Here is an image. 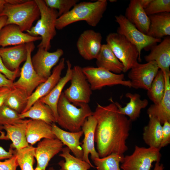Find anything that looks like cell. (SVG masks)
<instances>
[{"label": "cell", "mask_w": 170, "mask_h": 170, "mask_svg": "<svg viewBox=\"0 0 170 170\" xmlns=\"http://www.w3.org/2000/svg\"><path fill=\"white\" fill-rule=\"evenodd\" d=\"M109 100L111 103L106 106L97 103L93 115L97 121L94 140L101 158L113 153L123 155L132 127V122L119 112L112 98Z\"/></svg>", "instance_id": "obj_1"}, {"label": "cell", "mask_w": 170, "mask_h": 170, "mask_svg": "<svg viewBox=\"0 0 170 170\" xmlns=\"http://www.w3.org/2000/svg\"><path fill=\"white\" fill-rule=\"evenodd\" d=\"M107 5L106 0L78 3L69 12L57 18L56 29L61 30L72 23L81 21L95 27L103 17Z\"/></svg>", "instance_id": "obj_2"}, {"label": "cell", "mask_w": 170, "mask_h": 170, "mask_svg": "<svg viewBox=\"0 0 170 170\" xmlns=\"http://www.w3.org/2000/svg\"><path fill=\"white\" fill-rule=\"evenodd\" d=\"M57 111L56 123L66 131L72 132L81 130L86 120L93 113L88 104L76 106L68 100L63 92L58 102Z\"/></svg>", "instance_id": "obj_3"}, {"label": "cell", "mask_w": 170, "mask_h": 170, "mask_svg": "<svg viewBox=\"0 0 170 170\" xmlns=\"http://www.w3.org/2000/svg\"><path fill=\"white\" fill-rule=\"evenodd\" d=\"M2 16L7 17L6 25H16L23 32L31 29L33 22L40 17V13L35 0H26L17 4L6 3Z\"/></svg>", "instance_id": "obj_4"}, {"label": "cell", "mask_w": 170, "mask_h": 170, "mask_svg": "<svg viewBox=\"0 0 170 170\" xmlns=\"http://www.w3.org/2000/svg\"><path fill=\"white\" fill-rule=\"evenodd\" d=\"M40 11V18L34 26L27 31L34 37L40 35L41 41L37 48L48 51L51 47V41L56 35V21L58 18V11L48 7L44 0H35Z\"/></svg>", "instance_id": "obj_5"}, {"label": "cell", "mask_w": 170, "mask_h": 170, "mask_svg": "<svg viewBox=\"0 0 170 170\" xmlns=\"http://www.w3.org/2000/svg\"><path fill=\"white\" fill-rule=\"evenodd\" d=\"M107 44L122 64L126 72L138 62L139 53L136 47L124 36L117 33H111L106 38Z\"/></svg>", "instance_id": "obj_6"}, {"label": "cell", "mask_w": 170, "mask_h": 170, "mask_svg": "<svg viewBox=\"0 0 170 170\" xmlns=\"http://www.w3.org/2000/svg\"><path fill=\"white\" fill-rule=\"evenodd\" d=\"M71 85L63 92L68 100L76 106L88 104L90 100L92 90L82 68L78 65L72 68Z\"/></svg>", "instance_id": "obj_7"}, {"label": "cell", "mask_w": 170, "mask_h": 170, "mask_svg": "<svg viewBox=\"0 0 170 170\" xmlns=\"http://www.w3.org/2000/svg\"><path fill=\"white\" fill-rule=\"evenodd\" d=\"M160 149L136 145L133 152L124 156L120 166L122 170H150L154 162H160Z\"/></svg>", "instance_id": "obj_8"}, {"label": "cell", "mask_w": 170, "mask_h": 170, "mask_svg": "<svg viewBox=\"0 0 170 170\" xmlns=\"http://www.w3.org/2000/svg\"><path fill=\"white\" fill-rule=\"evenodd\" d=\"M82 70L92 90L118 85L131 88L130 81L125 79L123 74H115L102 68L91 66L83 67Z\"/></svg>", "instance_id": "obj_9"}, {"label": "cell", "mask_w": 170, "mask_h": 170, "mask_svg": "<svg viewBox=\"0 0 170 170\" xmlns=\"http://www.w3.org/2000/svg\"><path fill=\"white\" fill-rule=\"evenodd\" d=\"M115 17V21L119 25L117 33L124 36L136 47L138 52L139 61L141 60V52L143 48L161 42V39L153 38L141 32L125 16L120 14Z\"/></svg>", "instance_id": "obj_10"}, {"label": "cell", "mask_w": 170, "mask_h": 170, "mask_svg": "<svg viewBox=\"0 0 170 170\" xmlns=\"http://www.w3.org/2000/svg\"><path fill=\"white\" fill-rule=\"evenodd\" d=\"M27 58L20 70L19 79L14 82L13 87L20 89L29 97L41 84L46 80L40 77L36 72L31 61V53L35 46L34 42L26 43Z\"/></svg>", "instance_id": "obj_11"}, {"label": "cell", "mask_w": 170, "mask_h": 170, "mask_svg": "<svg viewBox=\"0 0 170 170\" xmlns=\"http://www.w3.org/2000/svg\"><path fill=\"white\" fill-rule=\"evenodd\" d=\"M159 69L154 61L144 64L138 63L128 74L131 88L148 90Z\"/></svg>", "instance_id": "obj_12"}, {"label": "cell", "mask_w": 170, "mask_h": 170, "mask_svg": "<svg viewBox=\"0 0 170 170\" xmlns=\"http://www.w3.org/2000/svg\"><path fill=\"white\" fill-rule=\"evenodd\" d=\"M64 51L61 48L49 52L42 48H38L37 53L31 57L33 68L41 78L46 80L51 74V70L59 61Z\"/></svg>", "instance_id": "obj_13"}, {"label": "cell", "mask_w": 170, "mask_h": 170, "mask_svg": "<svg viewBox=\"0 0 170 170\" xmlns=\"http://www.w3.org/2000/svg\"><path fill=\"white\" fill-rule=\"evenodd\" d=\"M101 33L92 30H86L82 33L76 45L80 55L85 60L96 59L102 46Z\"/></svg>", "instance_id": "obj_14"}, {"label": "cell", "mask_w": 170, "mask_h": 170, "mask_svg": "<svg viewBox=\"0 0 170 170\" xmlns=\"http://www.w3.org/2000/svg\"><path fill=\"white\" fill-rule=\"evenodd\" d=\"M64 144L57 138L44 139L35 147L37 164L34 170H46L50 160L61 151Z\"/></svg>", "instance_id": "obj_15"}, {"label": "cell", "mask_w": 170, "mask_h": 170, "mask_svg": "<svg viewBox=\"0 0 170 170\" xmlns=\"http://www.w3.org/2000/svg\"><path fill=\"white\" fill-rule=\"evenodd\" d=\"M97 124L96 119L92 115L86 120L81 129L84 135L81 145L83 152L82 159L89 164L92 167H94V166L89 160V155H90L92 161L95 158L99 157L95 149L94 144L95 132Z\"/></svg>", "instance_id": "obj_16"}, {"label": "cell", "mask_w": 170, "mask_h": 170, "mask_svg": "<svg viewBox=\"0 0 170 170\" xmlns=\"http://www.w3.org/2000/svg\"><path fill=\"white\" fill-rule=\"evenodd\" d=\"M29 120L20 119L14 124L0 126L6 132V134L1 133L0 139L10 140L12 142L10 148L16 150L29 146L26 137V126Z\"/></svg>", "instance_id": "obj_17"}, {"label": "cell", "mask_w": 170, "mask_h": 170, "mask_svg": "<svg viewBox=\"0 0 170 170\" xmlns=\"http://www.w3.org/2000/svg\"><path fill=\"white\" fill-rule=\"evenodd\" d=\"M65 59L62 58L54 68L49 77L39 85L28 97L27 105L22 113L27 110L35 101L47 95L54 88L61 78V72L65 68Z\"/></svg>", "instance_id": "obj_18"}, {"label": "cell", "mask_w": 170, "mask_h": 170, "mask_svg": "<svg viewBox=\"0 0 170 170\" xmlns=\"http://www.w3.org/2000/svg\"><path fill=\"white\" fill-rule=\"evenodd\" d=\"M41 40L40 36H32L24 33L14 24L5 25L0 31V47L34 42Z\"/></svg>", "instance_id": "obj_19"}, {"label": "cell", "mask_w": 170, "mask_h": 170, "mask_svg": "<svg viewBox=\"0 0 170 170\" xmlns=\"http://www.w3.org/2000/svg\"><path fill=\"white\" fill-rule=\"evenodd\" d=\"M27 50L26 43L10 47H0V56L6 67L9 70H20L21 64L26 60Z\"/></svg>", "instance_id": "obj_20"}, {"label": "cell", "mask_w": 170, "mask_h": 170, "mask_svg": "<svg viewBox=\"0 0 170 170\" xmlns=\"http://www.w3.org/2000/svg\"><path fill=\"white\" fill-rule=\"evenodd\" d=\"M147 62L154 61L164 73L170 72V37H166L160 43L154 46L150 53L144 56Z\"/></svg>", "instance_id": "obj_21"}, {"label": "cell", "mask_w": 170, "mask_h": 170, "mask_svg": "<svg viewBox=\"0 0 170 170\" xmlns=\"http://www.w3.org/2000/svg\"><path fill=\"white\" fill-rule=\"evenodd\" d=\"M165 89L160 102L151 105L147 110L149 116L157 118L162 124L166 121L170 122V72L164 73Z\"/></svg>", "instance_id": "obj_22"}, {"label": "cell", "mask_w": 170, "mask_h": 170, "mask_svg": "<svg viewBox=\"0 0 170 170\" xmlns=\"http://www.w3.org/2000/svg\"><path fill=\"white\" fill-rule=\"evenodd\" d=\"M52 132L56 138L63 144L66 146L74 156L82 159L83 152L80 142V139L83 134L81 130L76 132H71L65 130L57 126L55 123L52 124Z\"/></svg>", "instance_id": "obj_23"}, {"label": "cell", "mask_w": 170, "mask_h": 170, "mask_svg": "<svg viewBox=\"0 0 170 170\" xmlns=\"http://www.w3.org/2000/svg\"><path fill=\"white\" fill-rule=\"evenodd\" d=\"M27 141L31 145L42 139H55L52 132V125L40 120L29 119L26 130Z\"/></svg>", "instance_id": "obj_24"}, {"label": "cell", "mask_w": 170, "mask_h": 170, "mask_svg": "<svg viewBox=\"0 0 170 170\" xmlns=\"http://www.w3.org/2000/svg\"><path fill=\"white\" fill-rule=\"evenodd\" d=\"M125 16L142 33L147 35L150 20L139 0H131L127 8Z\"/></svg>", "instance_id": "obj_25"}, {"label": "cell", "mask_w": 170, "mask_h": 170, "mask_svg": "<svg viewBox=\"0 0 170 170\" xmlns=\"http://www.w3.org/2000/svg\"><path fill=\"white\" fill-rule=\"evenodd\" d=\"M66 63L67 68L65 75L61 78L57 84L48 94L39 99L41 102L47 105L51 108L56 122L58 118L57 106L58 102L64 87L70 81L72 76L71 64L69 60L66 61Z\"/></svg>", "instance_id": "obj_26"}, {"label": "cell", "mask_w": 170, "mask_h": 170, "mask_svg": "<svg viewBox=\"0 0 170 170\" xmlns=\"http://www.w3.org/2000/svg\"><path fill=\"white\" fill-rule=\"evenodd\" d=\"M150 25L147 35L156 39L170 36V13L164 12L148 16Z\"/></svg>", "instance_id": "obj_27"}, {"label": "cell", "mask_w": 170, "mask_h": 170, "mask_svg": "<svg viewBox=\"0 0 170 170\" xmlns=\"http://www.w3.org/2000/svg\"><path fill=\"white\" fill-rule=\"evenodd\" d=\"M125 96L129 98L130 101L125 106L122 107L117 102H114L121 114L128 116L132 122L135 121L139 117L141 110L148 105V100L146 99H141L140 95L137 93H127Z\"/></svg>", "instance_id": "obj_28"}, {"label": "cell", "mask_w": 170, "mask_h": 170, "mask_svg": "<svg viewBox=\"0 0 170 170\" xmlns=\"http://www.w3.org/2000/svg\"><path fill=\"white\" fill-rule=\"evenodd\" d=\"M96 59L97 67L105 69L117 74L123 72V65L107 44L102 45L100 51Z\"/></svg>", "instance_id": "obj_29"}, {"label": "cell", "mask_w": 170, "mask_h": 170, "mask_svg": "<svg viewBox=\"0 0 170 170\" xmlns=\"http://www.w3.org/2000/svg\"><path fill=\"white\" fill-rule=\"evenodd\" d=\"M19 115L20 119L29 118L31 119L41 120L50 125L56 123L51 108L39 99L35 101L27 110Z\"/></svg>", "instance_id": "obj_30"}, {"label": "cell", "mask_w": 170, "mask_h": 170, "mask_svg": "<svg viewBox=\"0 0 170 170\" xmlns=\"http://www.w3.org/2000/svg\"><path fill=\"white\" fill-rule=\"evenodd\" d=\"M147 125L143 129V139L149 147L161 149L162 126L156 118L150 116Z\"/></svg>", "instance_id": "obj_31"}, {"label": "cell", "mask_w": 170, "mask_h": 170, "mask_svg": "<svg viewBox=\"0 0 170 170\" xmlns=\"http://www.w3.org/2000/svg\"><path fill=\"white\" fill-rule=\"evenodd\" d=\"M60 156L64 158V160L60 161L58 164L62 170H89L91 165L82 159L71 155V151L67 147H63Z\"/></svg>", "instance_id": "obj_32"}, {"label": "cell", "mask_w": 170, "mask_h": 170, "mask_svg": "<svg viewBox=\"0 0 170 170\" xmlns=\"http://www.w3.org/2000/svg\"><path fill=\"white\" fill-rule=\"evenodd\" d=\"M28 97L22 90L13 87L6 97L3 104L20 114L26 107Z\"/></svg>", "instance_id": "obj_33"}, {"label": "cell", "mask_w": 170, "mask_h": 170, "mask_svg": "<svg viewBox=\"0 0 170 170\" xmlns=\"http://www.w3.org/2000/svg\"><path fill=\"white\" fill-rule=\"evenodd\" d=\"M165 82L163 72L159 70L150 89L147 91V96L154 104L159 103L165 93Z\"/></svg>", "instance_id": "obj_34"}, {"label": "cell", "mask_w": 170, "mask_h": 170, "mask_svg": "<svg viewBox=\"0 0 170 170\" xmlns=\"http://www.w3.org/2000/svg\"><path fill=\"white\" fill-rule=\"evenodd\" d=\"M124 157V155L113 153L103 157L95 158L93 161L97 170H121L120 163Z\"/></svg>", "instance_id": "obj_35"}, {"label": "cell", "mask_w": 170, "mask_h": 170, "mask_svg": "<svg viewBox=\"0 0 170 170\" xmlns=\"http://www.w3.org/2000/svg\"><path fill=\"white\" fill-rule=\"evenodd\" d=\"M35 149V147L29 145L18 150H15L18 166L21 170H34L33 165Z\"/></svg>", "instance_id": "obj_36"}, {"label": "cell", "mask_w": 170, "mask_h": 170, "mask_svg": "<svg viewBox=\"0 0 170 170\" xmlns=\"http://www.w3.org/2000/svg\"><path fill=\"white\" fill-rule=\"evenodd\" d=\"M44 1L49 8L58 10L59 17L69 12L79 2L78 0H44Z\"/></svg>", "instance_id": "obj_37"}, {"label": "cell", "mask_w": 170, "mask_h": 170, "mask_svg": "<svg viewBox=\"0 0 170 170\" xmlns=\"http://www.w3.org/2000/svg\"><path fill=\"white\" fill-rule=\"evenodd\" d=\"M144 10L148 16L164 12H170V0H152Z\"/></svg>", "instance_id": "obj_38"}, {"label": "cell", "mask_w": 170, "mask_h": 170, "mask_svg": "<svg viewBox=\"0 0 170 170\" xmlns=\"http://www.w3.org/2000/svg\"><path fill=\"white\" fill-rule=\"evenodd\" d=\"M19 114L3 104L0 108V126L12 124L20 120Z\"/></svg>", "instance_id": "obj_39"}, {"label": "cell", "mask_w": 170, "mask_h": 170, "mask_svg": "<svg viewBox=\"0 0 170 170\" xmlns=\"http://www.w3.org/2000/svg\"><path fill=\"white\" fill-rule=\"evenodd\" d=\"M18 166L15 150L14 155L12 157L4 161H0V170H16Z\"/></svg>", "instance_id": "obj_40"}, {"label": "cell", "mask_w": 170, "mask_h": 170, "mask_svg": "<svg viewBox=\"0 0 170 170\" xmlns=\"http://www.w3.org/2000/svg\"><path fill=\"white\" fill-rule=\"evenodd\" d=\"M163 124L161 149L170 143V122H165Z\"/></svg>", "instance_id": "obj_41"}, {"label": "cell", "mask_w": 170, "mask_h": 170, "mask_svg": "<svg viewBox=\"0 0 170 170\" xmlns=\"http://www.w3.org/2000/svg\"><path fill=\"white\" fill-rule=\"evenodd\" d=\"M20 70L12 71L9 70L4 64L0 56V72L8 79L14 82L16 78L20 76Z\"/></svg>", "instance_id": "obj_42"}, {"label": "cell", "mask_w": 170, "mask_h": 170, "mask_svg": "<svg viewBox=\"0 0 170 170\" xmlns=\"http://www.w3.org/2000/svg\"><path fill=\"white\" fill-rule=\"evenodd\" d=\"M14 82L8 79L4 75L0 72V88H13Z\"/></svg>", "instance_id": "obj_43"}, {"label": "cell", "mask_w": 170, "mask_h": 170, "mask_svg": "<svg viewBox=\"0 0 170 170\" xmlns=\"http://www.w3.org/2000/svg\"><path fill=\"white\" fill-rule=\"evenodd\" d=\"M14 150L10 148L8 151L6 150L0 146V160L7 159L12 157L14 155Z\"/></svg>", "instance_id": "obj_44"}, {"label": "cell", "mask_w": 170, "mask_h": 170, "mask_svg": "<svg viewBox=\"0 0 170 170\" xmlns=\"http://www.w3.org/2000/svg\"><path fill=\"white\" fill-rule=\"evenodd\" d=\"M12 88L3 87L0 90V108L4 104L5 100Z\"/></svg>", "instance_id": "obj_45"}, {"label": "cell", "mask_w": 170, "mask_h": 170, "mask_svg": "<svg viewBox=\"0 0 170 170\" xmlns=\"http://www.w3.org/2000/svg\"><path fill=\"white\" fill-rule=\"evenodd\" d=\"M151 1L152 0H139L140 5L144 9L148 6Z\"/></svg>", "instance_id": "obj_46"}, {"label": "cell", "mask_w": 170, "mask_h": 170, "mask_svg": "<svg viewBox=\"0 0 170 170\" xmlns=\"http://www.w3.org/2000/svg\"><path fill=\"white\" fill-rule=\"evenodd\" d=\"M7 19L5 16H0V31L2 28L6 25Z\"/></svg>", "instance_id": "obj_47"}, {"label": "cell", "mask_w": 170, "mask_h": 170, "mask_svg": "<svg viewBox=\"0 0 170 170\" xmlns=\"http://www.w3.org/2000/svg\"><path fill=\"white\" fill-rule=\"evenodd\" d=\"M164 166L162 164H160V162H156L153 170H164Z\"/></svg>", "instance_id": "obj_48"}, {"label": "cell", "mask_w": 170, "mask_h": 170, "mask_svg": "<svg viewBox=\"0 0 170 170\" xmlns=\"http://www.w3.org/2000/svg\"><path fill=\"white\" fill-rule=\"evenodd\" d=\"M7 3V0H0V15L4 9L5 4Z\"/></svg>", "instance_id": "obj_49"}, {"label": "cell", "mask_w": 170, "mask_h": 170, "mask_svg": "<svg viewBox=\"0 0 170 170\" xmlns=\"http://www.w3.org/2000/svg\"><path fill=\"white\" fill-rule=\"evenodd\" d=\"M48 170H55L53 167H50Z\"/></svg>", "instance_id": "obj_50"}, {"label": "cell", "mask_w": 170, "mask_h": 170, "mask_svg": "<svg viewBox=\"0 0 170 170\" xmlns=\"http://www.w3.org/2000/svg\"><path fill=\"white\" fill-rule=\"evenodd\" d=\"M116 1H117L116 0H110V2H112V3L114 2H116Z\"/></svg>", "instance_id": "obj_51"}, {"label": "cell", "mask_w": 170, "mask_h": 170, "mask_svg": "<svg viewBox=\"0 0 170 170\" xmlns=\"http://www.w3.org/2000/svg\"><path fill=\"white\" fill-rule=\"evenodd\" d=\"M1 88H0V90Z\"/></svg>", "instance_id": "obj_52"}, {"label": "cell", "mask_w": 170, "mask_h": 170, "mask_svg": "<svg viewBox=\"0 0 170 170\" xmlns=\"http://www.w3.org/2000/svg\"><path fill=\"white\" fill-rule=\"evenodd\" d=\"M60 170H62L60 169Z\"/></svg>", "instance_id": "obj_53"}, {"label": "cell", "mask_w": 170, "mask_h": 170, "mask_svg": "<svg viewBox=\"0 0 170 170\" xmlns=\"http://www.w3.org/2000/svg\"></svg>", "instance_id": "obj_54"}]
</instances>
